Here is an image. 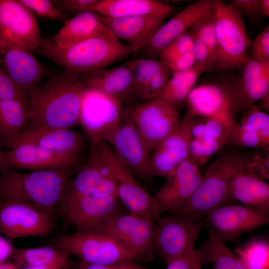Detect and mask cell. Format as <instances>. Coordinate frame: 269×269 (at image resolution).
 <instances>
[{
	"mask_svg": "<svg viewBox=\"0 0 269 269\" xmlns=\"http://www.w3.org/2000/svg\"><path fill=\"white\" fill-rule=\"evenodd\" d=\"M85 87L65 70L50 76L28 98L30 127L70 129L80 125Z\"/></svg>",
	"mask_w": 269,
	"mask_h": 269,
	"instance_id": "cell-1",
	"label": "cell"
},
{
	"mask_svg": "<svg viewBox=\"0 0 269 269\" xmlns=\"http://www.w3.org/2000/svg\"><path fill=\"white\" fill-rule=\"evenodd\" d=\"M68 167L21 173L13 169L0 171V200H13L35 208L54 220L72 175Z\"/></svg>",
	"mask_w": 269,
	"mask_h": 269,
	"instance_id": "cell-2",
	"label": "cell"
},
{
	"mask_svg": "<svg viewBox=\"0 0 269 269\" xmlns=\"http://www.w3.org/2000/svg\"><path fill=\"white\" fill-rule=\"evenodd\" d=\"M34 52L79 76L106 68L132 54L129 45L112 34L95 37L65 48L41 38Z\"/></svg>",
	"mask_w": 269,
	"mask_h": 269,
	"instance_id": "cell-3",
	"label": "cell"
},
{
	"mask_svg": "<svg viewBox=\"0 0 269 269\" xmlns=\"http://www.w3.org/2000/svg\"><path fill=\"white\" fill-rule=\"evenodd\" d=\"M251 157L230 150L220 153L194 193L174 216L202 220L215 209L228 204L231 181L237 173L246 169Z\"/></svg>",
	"mask_w": 269,
	"mask_h": 269,
	"instance_id": "cell-4",
	"label": "cell"
},
{
	"mask_svg": "<svg viewBox=\"0 0 269 269\" xmlns=\"http://www.w3.org/2000/svg\"><path fill=\"white\" fill-rule=\"evenodd\" d=\"M53 246L69 255L79 258L80 261L90 263L137 262L133 251L101 227L60 236L54 240Z\"/></svg>",
	"mask_w": 269,
	"mask_h": 269,
	"instance_id": "cell-5",
	"label": "cell"
},
{
	"mask_svg": "<svg viewBox=\"0 0 269 269\" xmlns=\"http://www.w3.org/2000/svg\"><path fill=\"white\" fill-rule=\"evenodd\" d=\"M217 47L214 68L225 72L242 66L249 56L251 44L242 15L224 1L215 0Z\"/></svg>",
	"mask_w": 269,
	"mask_h": 269,
	"instance_id": "cell-6",
	"label": "cell"
},
{
	"mask_svg": "<svg viewBox=\"0 0 269 269\" xmlns=\"http://www.w3.org/2000/svg\"><path fill=\"white\" fill-rule=\"evenodd\" d=\"M122 100L101 91L86 88L80 113V125L90 144L113 143L123 112Z\"/></svg>",
	"mask_w": 269,
	"mask_h": 269,
	"instance_id": "cell-7",
	"label": "cell"
},
{
	"mask_svg": "<svg viewBox=\"0 0 269 269\" xmlns=\"http://www.w3.org/2000/svg\"><path fill=\"white\" fill-rule=\"evenodd\" d=\"M154 252L167 264L172 260L188 257L196 251L199 233L206 226L204 220L187 217L157 216Z\"/></svg>",
	"mask_w": 269,
	"mask_h": 269,
	"instance_id": "cell-8",
	"label": "cell"
},
{
	"mask_svg": "<svg viewBox=\"0 0 269 269\" xmlns=\"http://www.w3.org/2000/svg\"><path fill=\"white\" fill-rule=\"evenodd\" d=\"M117 195L81 194L65 192L59 205L58 215L80 231L101 227L120 212Z\"/></svg>",
	"mask_w": 269,
	"mask_h": 269,
	"instance_id": "cell-9",
	"label": "cell"
},
{
	"mask_svg": "<svg viewBox=\"0 0 269 269\" xmlns=\"http://www.w3.org/2000/svg\"><path fill=\"white\" fill-rule=\"evenodd\" d=\"M93 144L113 174L117 195L121 202L130 213L154 221L161 212L154 197L135 180L134 177L118 159L109 143L101 141Z\"/></svg>",
	"mask_w": 269,
	"mask_h": 269,
	"instance_id": "cell-10",
	"label": "cell"
},
{
	"mask_svg": "<svg viewBox=\"0 0 269 269\" xmlns=\"http://www.w3.org/2000/svg\"><path fill=\"white\" fill-rule=\"evenodd\" d=\"M129 110L149 154L180 123L177 109L162 100L140 102Z\"/></svg>",
	"mask_w": 269,
	"mask_h": 269,
	"instance_id": "cell-11",
	"label": "cell"
},
{
	"mask_svg": "<svg viewBox=\"0 0 269 269\" xmlns=\"http://www.w3.org/2000/svg\"><path fill=\"white\" fill-rule=\"evenodd\" d=\"M41 37L35 14L19 0H0V44L33 53Z\"/></svg>",
	"mask_w": 269,
	"mask_h": 269,
	"instance_id": "cell-12",
	"label": "cell"
},
{
	"mask_svg": "<svg viewBox=\"0 0 269 269\" xmlns=\"http://www.w3.org/2000/svg\"><path fill=\"white\" fill-rule=\"evenodd\" d=\"M101 227L133 251L138 263L153 260L156 233L154 220L131 213H121L112 217Z\"/></svg>",
	"mask_w": 269,
	"mask_h": 269,
	"instance_id": "cell-13",
	"label": "cell"
},
{
	"mask_svg": "<svg viewBox=\"0 0 269 269\" xmlns=\"http://www.w3.org/2000/svg\"><path fill=\"white\" fill-rule=\"evenodd\" d=\"M54 221L23 202L0 200V232L9 238L48 236L55 228Z\"/></svg>",
	"mask_w": 269,
	"mask_h": 269,
	"instance_id": "cell-14",
	"label": "cell"
},
{
	"mask_svg": "<svg viewBox=\"0 0 269 269\" xmlns=\"http://www.w3.org/2000/svg\"><path fill=\"white\" fill-rule=\"evenodd\" d=\"M207 226L222 242L235 240L269 221V212L245 205L227 204L210 212L204 220Z\"/></svg>",
	"mask_w": 269,
	"mask_h": 269,
	"instance_id": "cell-15",
	"label": "cell"
},
{
	"mask_svg": "<svg viewBox=\"0 0 269 269\" xmlns=\"http://www.w3.org/2000/svg\"><path fill=\"white\" fill-rule=\"evenodd\" d=\"M215 0H199L183 9L157 30L137 53L142 58L157 59L161 50L177 36L214 14Z\"/></svg>",
	"mask_w": 269,
	"mask_h": 269,
	"instance_id": "cell-16",
	"label": "cell"
},
{
	"mask_svg": "<svg viewBox=\"0 0 269 269\" xmlns=\"http://www.w3.org/2000/svg\"><path fill=\"white\" fill-rule=\"evenodd\" d=\"M113 150L126 168L134 177L149 178L150 154L130 116L123 110L119 127L112 144Z\"/></svg>",
	"mask_w": 269,
	"mask_h": 269,
	"instance_id": "cell-17",
	"label": "cell"
},
{
	"mask_svg": "<svg viewBox=\"0 0 269 269\" xmlns=\"http://www.w3.org/2000/svg\"><path fill=\"white\" fill-rule=\"evenodd\" d=\"M241 76L232 79L234 118L259 102L269 93V62H260L249 56Z\"/></svg>",
	"mask_w": 269,
	"mask_h": 269,
	"instance_id": "cell-18",
	"label": "cell"
},
{
	"mask_svg": "<svg viewBox=\"0 0 269 269\" xmlns=\"http://www.w3.org/2000/svg\"><path fill=\"white\" fill-rule=\"evenodd\" d=\"M192 116L235 119L232 113V79L194 87L185 102Z\"/></svg>",
	"mask_w": 269,
	"mask_h": 269,
	"instance_id": "cell-19",
	"label": "cell"
},
{
	"mask_svg": "<svg viewBox=\"0 0 269 269\" xmlns=\"http://www.w3.org/2000/svg\"><path fill=\"white\" fill-rule=\"evenodd\" d=\"M202 176L199 166L190 157L182 162L153 197L161 213L178 211L194 193Z\"/></svg>",
	"mask_w": 269,
	"mask_h": 269,
	"instance_id": "cell-20",
	"label": "cell"
},
{
	"mask_svg": "<svg viewBox=\"0 0 269 269\" xmlns=\"http://www.w3.org/2000/svg\"><path fill=\"white\" fill-rule=\"evenodd\" d=\"M0 65L28 98L46 72L32 53L9 44H0Z\"/></svg>",
	"mask_w": 269,
	"mask_h": 269,
	"instance_id": "cell-21",
	"label": "cell"
},
{
	"mask_svg": "<svg viewBox=\"0 0 269 269\" xmlns=\"http://www.w3.org/2000/svg\"><path fill=\"white\" fill-rule=\"evenodd\" d=\"M21 144L35 145L80 159L85 139L79 132L70 129L29 127L12 141L8 148Z\"/></svg>",
	"mask_w": 269,
	"mask_h": 269,
	"instance_id": "cell-22",
	"label": "cell"
},
{
	"mask_svg": "<svg viewBox=\"0 0 269 269\" xmlns=\"http://www.w3.org/2000/svg\"><path fill=\"white\" fill-rule=\"evenodd\" d=\"M87 161L76 170L65 192L81 194H101L117 195L113 174L101 158L95 145L90 144Z\"/></svg>",
	"mask_w": 269,
	"mask_h": 269,
	"instance_id": "cell-23",
	"label": "cell"
},
{
	"mask_svg": "<svg viewBox=\"0 0 269 269\" xmlns=\"http://www.w3.org/2000/svg\"><path fill=\"white\" fill-rule=\"evenodd\" d=\"M80 159L31 144H21L4 151V170L32 171L77 168Z\"/></svg>",
	"mask_w": 269,
	"mask_h": 269,
	"instance_id": "cell-24",
	"label": "cell"
},
{
	"mask_svg": "<svg viewBox=\"0 0 269 269\" xmlns=\"http://www.w3.org/2000/svg\"><path fill=\"white\" fill-rule=\"evenodd\" d=\"M98 16L116 38L128 42L132 54L137 53L147 44L166 17L153 14L116 18L99 14Z\"/></svg>",
	"mask_w": 269,
	"mask_h": 269,
	"instance_id": "cell-25",
	"label": "cell"
},
{
	"mask_svg": "<svg viewBox=\"0 0 269 269\" xmlns=\"http://www.w3.org/2000/svg\"><path fill=\"white\" fill-rule=\"evenodd\" d=\"M124 64L133 76V98L140 102L155 99L173 74L159 59L141 58Z\"/></svg>",
	"mask_w": 269,
	"mask_h": 269,
	"instance_id": "cell-26",
	"label": "cell"
},
{
	"mask_svg": "<svg viewBox=\"0 0 269 269\" xmlns=\"http://www.w3.org/2000/svg\"><path fill=\"white\" fill-rule=\"evenodd\" d=\"M189 137L184 123L153 150L148 161L149 178L171 177L178 166L189 157Z\"/></svg>",
	"mask_w": 269,
	"mask_h": 269,
	"instance_id": "cell-27",
	"label": "cell"
},
{
	"mask_svg": "<svg viewBox=\"0 0 269 269\" xmlns=\"http://www.w3.org/2000/svg\"><path fill=\"white\" fill-rule=\"evenodd\" d=\"M86 88H90L122 100H132L133 78L132 72L125 64L103 68L79 76Z\"/></svg>",
	"mask_w": 269,
	"mask_h": 269,
	"instance_id": "cell-28",
	"label": "cell"
},
{
	"mask_svg": "<svg viewBox=\"0 0 269 269\" xmlns=\"http://www.w3.org/2000/svg\"><path fill=\"white\" fill-rule=\"evenodd\" d=\"M107 34L112 33L101 21L97 14L84 11L66 21L52 36L51 41L58 47L65 48Z\"/></svg>",
	"mask_w": 269,
	"mask_h": 269,
	"instance_id": "cell-29",
	"label": "cell"
},
{
	"mask_svg": "<svg viewBox=\"0 0 269 269\" xmlns=\"http://www.w3.org/2000/svg\"><path fill=\"white\" fill-rule=\"evenodd\" d=\"M240 202L264 212L269 209V184L244 169L233 177L229 188L228 204Z\"/></svg>",
	"mask_w": 269,
	"mask_h": 269,
	"instance_id": "cell-30",
	"label": "cell"
},
{
	"mask_svg": "<svg viewBox=\"0 0 269 269\" xmlns=\"http://www.w3.org/2000/svg\"><path fill=\"white\" fill-rule=\"evenodd\" d=\"M87 11L114 18L149 14L167 17L171 8L167 2L156 0H97Z\"/></svg>",
	"mask_w": 269,
	"mask_h": 269,
	"instance_id": "cell-31",
	"label": "cell"
},
{
	"mask_svg": "<svg viewBox=\"0 0 269 269\" xmlns=\"http://www.w3.org/2000/svg\"><path fill=\"white\" fill-rule=\"evenodd\" d=\"M30 127L28 107L12 100H0V141L8 148L21 133Z\"/></svg>",
	"mask_w": 269,
	"mask_h": 269,
	"instance_id": "cell-32",
	"label": "cell"
},
{
	"mask_svg": "<svg viewBox=\"0 0 269 269\" xmlns=\"http://www.w3.org/2000/svg\"><path fill=\"white\" fill-rule=\"evenodd\" d=\"M69 256L64 251L53 246L15 250L11 258L19 269L52 265L76 267Z\"/></svg>",
	"mask_w": 269,
	"mask_h": 269,
	"instance_id": "cell-33",
	"label": "cell"
},
{
	"mask_svg": "<svg viewBox=\"0 0 269 269\" xmlns=\"http://www.w3.org/2000/svg\"><path fill=\"white\" fill-rule=\"evenodd\" d=\"M201 73L195 66L174 73L155 99L166 102L177 109L185 102Z\"/></svg>",
	"mask_w": 269,
	"mask_h": 269,
	"instance_id": "cell-34",
	"label": "cell"
},
{
	"mask_svg": "<svg viewBox=\"0 0 269 269\" xmlns=\"http://www.w3.org/2000/svg\"><path fill=\"white\" fill-rule=\"evenodd\" d=\"M235 251L247 269H269V243L267 240L252 238Z\"/></svg>",
	"mask_w": 269,
	"mask_h": 269,
	"instance_id": "cell-35",
	"label": "cell"
},
{
	"mask_svg": "<svg viewBox=\"0 0 269 269\" xmlns=\"http://www.w3.org/2000/svg\"><path fill=\"white\" fill-rule=\"evenodd\" d=\"M209 236L210 262L212 269H247L239 259L231 252L213 230L206 226Z\"/></svg>",
	"mask_w": 269,
	"mask_h": 269,
	"instance_id": "cell-36",
	"label": "cell"
},
{
	"mask_svg": "<svg viewBox=\"0 0 269 269\" xmlns=\"http://www.w3.org/2000/svg\"><path fill=\"white\" fill-rule=\"evenodd\" d=\"M239 125L243 128L257 133L269 146V115L255 105L242 113Z\"/></svg>",
	"mask_w": 269,
	"mask_h": 269,
	"instance_id": "cell-37",
	"label": "cell"
},
{
	"mask_svg": "<svg viewBox=\"0 0 269 269\" xmlns=\"http://www.w3.org/2000/svg\"><path fill=\"white\" fill-rule=\"evenodd\" d=\"M241 147L262 148L269 150L267 145L256 133L242 128L233 119L227 145Z\"/></svg>",
	"mask_w": 269,
	"mask_h": 269,
	"instance_id": "cell-38",
	"label": "cell"
},
{
	"mask_svg": "<svg viewBox=\"0 0 269 269\" xmlns=\"http://www.w3.org/2000/svg\"><path fill=\"white\" fill-rule=\"evenodd\" d=\"M210 262L208 240L195 252L188 257L174 259L167 264L166 269H202L203 266Z\"/></svg>",
	"mask_w": 269,
	"mask_h": 269,
	"instance_id": "cell-39",
	"label": "cell"
},
{
	"mask_svg": "<svg viewBox=\"0 0 269 269\" xmlns=\"http://www.w3.org/2000/svg\"><path fill=\"white\" fill-rule=\"evenodd\" d=\"M214 14L202 20L188 30L205 45L214 60L217 47Z\"/></svg>",
	"mask_w": 269,
	"mask_h": 269,
	"instance_id": "cell-40",
	"label": "cell"
},
{
	"mask_svg": "<svg viewBox=\"0 0 269 269\" xmlns=\"http://www.w3.org/2000/svg\"><path fill=\"white\" fill-rule=\"evenodd\" d=\"M193 45V36L188 30H186L164 47L160 52L158 57L162 61L175 55L192 52Z\"/></svg>",
	"mask_w": 269,
	"mask_h": 269,
	"instance_id": "cell-41",
	"label": "cell"
},
{
	"mask_svg": "<svg viewBox=\"0 0 269 269\" xmlns=\"http://www.w3.org/2000/svg\"><path fill=\"white\" fill-rule=\"evenodd\" d=\"M38 17H45L58 21L64 20L65 13L61 8L49 0H19Z\"/></svg>",
	"mask_w": 269,
	"mask_h": 269,
	"instance_id": "cell-42",
	"label": "cell"
},
{
	"mask_svg": "<svg viewBox=\"0 0 269 269\" xmlns=\"http://www.w3.org/2000/svg\"><path fill=\"white\" fill-rule=\"evenodd\" d=\"M205 135L204 138L218 139L227 143L232 119L220 117H204Z\"/></svg>",
	"mask_w": 269,
	"mask_h": 269,
	"instance_id": "cell-43",
	"label": "cell"
},
{
	"mask_svg": "<svg viewBox=\"0 0 269 269\" xmlns=\"http://www.w3.org/2000/svg\"><path fill=\"white\" fill-rule=\"evenodd\" d=\"M0 100H12L29 107L25 94L12 81L0 65Z\"/></svg>",
	"mask_w": 269,
	"mask_h": 269,
	"instance_id": "cell-44",
	"label": "cell"
},
{
	"mask_svg": "<svg viewBox=\"0 0 269 269\" xmlns=\"http://www.w3.org/2000/svg\"><path fill=\"white\" fill-rule=\"evenodd\" d=\"M249 56L260 62H269V25H267L251 42Z\"/></svg>",
	"mask_w": 269,
	"mask_h": 269,
	"instance_id": "cell-45",
	"label": "cell"
},
{
	"mask_svg": "<svg viewBox=\"0 0 269 269\" xmlns=\"http://www.w3.org/2000/svg\"><path fill=\"white\" fill-rule=\"evenodd\" d=\"M192 35L194 41L193 52L194 66L202 73L211 72L214 69V58L205 45L197 36Z\"/></svg>",
	"mask_w": 269,
	"mask_h": 269,
	"instance_id": "cell-46",
	"label": "cell"
},
{
	"mask_svg": "<svg viewBox=\"0 0 269 269\" xmlns=\"http://www.w3.org/2000/svg\"><path fill=\"white\" fill-rule=\"evenodd\" d=\"M246 171L262 179H269V155L258 154L251 157Z\"/></svg>",
	"mask_w": 269,
	"mask_h": 269,
	"instance_id": "cell-47",
	"label": "cell"
},
{
	"mask_svg": "<svg viewBox=\"0 0 269 269\" xmlns=\"http://www.w3.org/2000/svg\"><path fill=\"white\" fill-rule=\"evenodd\" d=\"M161 61L168 67L173 73L188 70L194 66L193 51L175 55Z\"/></svg>",
	"mask_w": 269,
	"mask_h": 269,
	"instance_id": "cell-48",
	"label": "cell"
},
{
	"mask_svg": "<svg viewBox=\"0 0 269 269\" xmlns=\"http://www.w3.org/2000/svg\"><path fill=\"white\" fill-rule=\"evenodd\" d=\"M76 269H149L138 263L128 261L118 263L101 264L80 261Z\"/></svg>",
	"mask_w": 269,
	"mask_h": 269,
	"instance_id": "cell-49",
	"label": "cell"
},
{
	"mask_svg": "<svg viewBox=\"0 0 269 269\" xmlns=\"http://www.w3.org/2000/svg\"><path fill=\"white\" fill-rule=\"evenodd\" d=\"M241 15L244 14L250 20H255L260 17L258 0H232L229 4Z\"/></svg>",
	"mask_w": 269,
	"mask_h": 269,
	"instance_id": "cell-50",
	"label": "cell"
},
{
	"mask_svg": "<svg viewBox=\"0 0 269 269\" xmlns=\"http://www.w3.org/2000/svg\"><path fill=\"white\" fill-rule=\"evenodd\" d=\"M97 0H56L54 3L59 8L68 10L87 11Z\"/></svg>",
	"mask_w": 269,
	"mask_h": 269,
	"instance_id": "cell-51",
	"label": "cell"
},
{
	"mask_svg": "<svg viewBox=\"0 0 269 269\" xmlns=\"http://www.w3.org/2000/svg\"><path fill=\"white\" fill-rule=\"evenodd\" d=\"M203 155L206 163L212 156L220 151L226 143L222 141L209 138L202 139Z\"/></svg>",
	"mask_w": 269,
	"mask_h": 269,
	"instance_id": "cell-52",
	"label": "cell"
},
{
	"mask_svg": "<svg viewBox=\"0 0 269 269\" xmlns=\"http://www.w3.org/2000/svg\"><path fill=\"white\" fill-rule=\"evenodd\" d=\"M188 150L190 158L199 166L205 163L204 159L202 140L189 139Z\"/></svg>",
	"mask_w": 269,
	"mask_h": 269,
	"instance_id": "cell-53",
	"label": "cell"
},
{
	"mask_svg": "<svg viewBox=\"0 0 269 269\" xmlns=\"http://www.w3.org/2000/svg\"><path fill=\"white\" fill-rule=\"evenodd\" d=\"M14 249L11 244L6 239L0 236V264L11 258Z\"/></svg>",
	"mask_w": 269,
	"mask_h": 269,
	"instance_id": "cell-54",
	"label": "cell"
},
{
	"mask_svg": "<svg viewBox=\"0 0 269 269\" xmlns=\"http://www.w3.org/2000/svg\"><path fill=\"white\" fill-rule=\"evenodd\" d=\"M259 10L261 16L269 17V0H258Z\"/></svg>",
	"mask_w": 269,
	"mask_h": 269,
	"instance_id": "cell-55",
	"label": "cell"
},
{
	"mask_svg": "<svg viewBox=\"0 0 269 269\" xmlns=\"http://www.w3.org/2000/svg\"><path fill=\"white\" fill-rule=\"evenodd\" d=\"M259 109L266 113L269 111V93L266 94L263 99L259 102V104L254 105Z\"/></svg>",
	"mask_w": 269,
	"mask_h": 269,
	"instance_id": "cell-56",
	"label": "cell"
},
{
	"mask_svg": "<svg viewBox=\"0 0 269 269\" xmlns=\"http://www.w3.org/2000/svg\"><path fill=\"white\" fill-rule=\"evenodd\" d=\"M72 268L61 265H52L43 267H26L21 269H71Z\"/></svg>",
	"mask_w": 269,
	"mask_h": 269,
	"instance_id": "cell-57",
	"label": "cell"
},
{
	"mask_svg": "<svg viewBox=\"0 0 269 269\" xmlns=\"http://www.w3.org/2000/svg\"><path fill=\"white\" fill-rule=\"evenodd\" d=\"M0 269H19L14 263L3 262L0 264Z\"/></svg>",
	"mask_w": 269,
	"mask_h": 269,
	"instance_id": "cell-58",
	"label": "cell"
},
{
	"mask_svg": "<svg viewBox=\"0 0 269 269\" xmlns=\"http://www.w3.org/2000/svg\"><path fill=\"white\" fill-rule=\"evenodd\" d=\"M1 146L0 141V171L4 170V151L2 150Z\"/></svg>",
	"mask_w": 269,
	"mask_h": 269,
	"instance_id": "cell-59",
	"label": "cell"
}]
</instances>
